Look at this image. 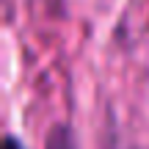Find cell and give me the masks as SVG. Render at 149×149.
Wrapping results in <instances>:
<instances>
[{
  "mask_svg": "<svg viewBox=\"0 0 149 149\" xmlns=\"http://www.w3.org/2000/svg\"><path fill=\"white\" fill-rule=\"evenodd\" d=\"M3 149H25L19 144V138H14V135H6V141H3Z\"/></svg>",
  "mask_w": 149,
  "mask_h": 149,
  "instance_id": "7a4b0ae2",
  "label": "cell"
},
{
  "mask_svg": "<svg viewBox=\"0 0 149 149\" xmlns=\"http://www.w3.org/2000/svg\"><path fill=\"white\" fill-rule=\"evenodd\" d=\"M50 149H72V141H69V130L58 127L50 138Z\"/></svg>",
  "mask_w": 149,
  "mask_h": 149,
  "instance_id": "6da1fadb",
  "label": "cell"
}]
</instances>
